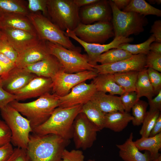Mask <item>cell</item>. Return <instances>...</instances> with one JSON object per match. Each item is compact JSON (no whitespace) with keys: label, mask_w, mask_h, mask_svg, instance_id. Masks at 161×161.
Returning a JSON list of instances; mask_svg holds the SVG:
<instances>
[{"label":"cell","mask_w":161,"mask_h":161,"mask_svg":"<svg viewBox=\"0 0 161 161\" xmlns=\"http://www.w3.org/2000/svg\"><path fill=\"white\" fill-rule=\"evenodd\" d=\"M69 140L49 134L30 135L27 151L31 161H63L62 154Z\"/></svg>","instance_id":"6da1fadb"},{"label":"cell","mask_w":161,"mask_h":161,"mask_svg":"<svg viewBox=\"0 0 161 161\" xmlns=\"http://www.w3.org/2000/svg\"><path fill=\"white\" fill-rule=\"evenodd\" d=\"M83 105L62 108L58 107L43 124L32 130V133L40 135L52 134L66 140L72 138L73 124Z\"/></svg>","instance_id":"7a4b0ae2"},{"label":"cell","mask_w":161,"mask_h":161,"mask_svg":"<svg viewBox=\"0 0 161 161\" xmlns=\"http://www.w3.org/2000/svg\"><path fill=\"white\" fill-rule=\"evenodd\" d=\"M9 104L30 122L33 130L44 123L60 105L59 97L49 92L27 103L14 100Z\"/></svg>","instance_id":"3957f363"},{"label":"cell","mask_w":161,"mask_h":161,"mask_svg":"<svg viewBox=\"0 0 161 161\" xmlns=\"http://www.w3.org/2000/svg\"><path fill=\"white\" fill-rule=\"evenodd\" d=\"M47 16L63 31H73L80 23V8L73 0H47Z\"/></svg>","instance_id":"277c9868"},{"label":"cell","mask_w":161,"mask_h":161,"mask_svg":"<svg viewBox=\"0 0 161 161\" xmlns=\"http://www.w3.org/2000/svg\"><path fill=\"white\" fill-rule=\"evenodd\" d=\"M0 110L11 131V143L17 148L27 149L32 131L30 121L9 104L0 108Z\"/></svg>","instance_id":"5b68a950"},{"label":"cell","mask_w":161,"mask_h":161,"mask_svg":"<svg viewBox=\"0 0 161 161\" xmlns=\"http://www.w3.org/2000/svg\"><path fill=\"white\" fill-rule=\"evenodd\" d=\"M46 44L50 54L58 59L65 72L74 73L87 70L96 71L89 64L87 55L81 53L80 48L71 49L47 41Z\"/></svg>","instance_id":"8992f818"},{"label":"cell","mask_w":161,"mask_h":161,"mask_svg":"<svg viewBox=\"0 0 161 161\" xmlns=\"http://www.w3.org/2000/svg\"><path fill=\"white\" fill-rule=\"evenodd\" d=\"M108 1L112 12V23L115 37L128 38L144 31V27L148 23L145 16L136 13L121 11L112 0Z\"/></svg>","instance_id":"52a82bcc"},{"label":"cell","mask_w":161,"mask_h":161,"mask_svg":"<svg viewBox=\"0 0 161 161\" xmlns=\"http://www.w3.org/2000/svg\"><path fill=\"white\" fill-rule=\"evenodd\" d=\"M27 17L40 40L56 43L69 49H76L80 48L75 46L65 32L41 12L30 13Z\"/></svg>","instance_id":"ba28073f"},{"label":"cell","mask_w":161,"mask_h":161,"mask_svg":"<svg viewBox=\"0 0 161 161\" xmlns=\"http://www.w3.org/2000/svg\"><path fill=\"white\" fill-rule=\"evenodd\" d=\"M97 75L96 71L87 70L69 73L62 69L51 78L52 94L59 97L64 96L76 85L87 80L93 79Z\"/></svg>","instance_id":"9c48e42d"},{"label":"cell","mask_w":161,"mask_h":161,"mask_svg":"<svg viewBox=\"0 0 161 161\" xmlns=\"http://www.w3.org/2000/svg\"><path fill=\"white\" fill-rule=\"evenodd\" d=\"M72 31L80 40L89 43L101 44L114 36L111 22H98L90 24L80 23Z\"/></svg>","instance_id":"30bf717a"},{"label":"cell","mask_w":161,"mask_h":161,"mask_svg":"<svg viewBox=\"0 0 161 161\" xmlns=\"http://www.w3.org/2000/svg\"><path fill=\"white\" fill-rule=\"evenodd\" d=\"M100 131L83 113L76 117L73 124L72 137L77 149L83 150L91 148Z\"/></svg>","instance_id":"8fae6325"},{"label":"cell","mask_w":161,"mask_h":161,"mask_svg":"<svg viewBox=\"0 0 161 161\" xmlns=\"http://www.w3.org/2000/svg\"><path fill=\"white\" fill-rule=\"evenodd\" d=\"M80 23L90 24L98 22H111L112 12L109 1L98 0L92 4L80 8Z\"/></svg>","instance_id":"7c38bea8"},{"label":"cell","mask_w":161,"mask_h":161,"mask_svg":"<svg viewBox=\"0 0 161 161\" xmlns=\"http://www.w3.org/2000/svg\"><path fill=\"white\" fill-rule=\"evenodd\" d=\"M65 33L69 37L77 41L84 48L87 53L89 63L92 66L97 64V59L101 54L110 49L117 48L120 45L128 43L133 40V38H132L117 37H115L112 41L107 44L89 43L79 39L72 31L67 29L65 31Z\"/></svg>","instance_id":"4fadbf2b"},{"label":"cell","mask_w":161,"mask_h":161,"mask_svg":"<svg viewBox=\"0 0 161 161\" xmlns=\"http://www.w3.org/2000/svg\"><path fill=\"white\" fill-rule=\"evenodd\" d=\"M146 55H132L127 59L113 64L93 66L98 74H114L132 71H140L145 68Z\"/></svg>","instance_id":"5bb4252c"},{"label":"cell","mask_w":161,"mask_h":161,"mask_svg":"<svg viewBox=\"0 0 161 161\" xmlns=\"http://www.w3.org/2000/svg\"><path fill=\"white\" fill-rule=\"evenodd\" d=\"M97 92L94 84L91 82L88 84L83 82L73 87L66 95L59 97V107H69L83 105L91 100Z\"/></svg>","instance_id":"9a60e30c"},{"label":"cell","mask_w":161,"mask_h":161,"mask_svg":"<svg viewBox=\"0 0 161 161\" xmlns=\"http://www.w3.org/2000/svg\"><path fill=\"white\" fill-rule=\"evenodd\" d=\"M6 39L18 54L38 44L41 40L36 34L22 30L2 28Z\"/></svg>","instance_id":"2e32d148"},{"label":"cell","mask_w":161,"mask_h":161,"mask_svg":"<svg viewBox=\"0 0 161 161\" xmlns=\"http://www.w3.org/2000/svg\"><path fill=\"white\" fill-rule=\"evenodd\" d=\"M37 76L24 68L16 66L10 72L1 77L0 84L8 93L14 95L25 87Z\"/></svg>","instance_id":"e0dca14e"},{"label":"cell","mask_w":161,"mask_h":161,"mask_svg":"<svg viewBox=\"0 0 161 161\" xmlns=\"http://www.w3.org/2000/svg\"><path fill=\"white\" fill-rule=\"evenodd\" d=\"M52 81L51 78L37 76L25 87L14 95L16 100L19 101L27 99L40 97L52 90Z\"/></svg>","instance_id":"ac0fdd59"},{"label":"cell","mask_w":161,"mask_h":161,"mask_svg":"<svg viewBox=\"0 0 161 161\" xmlns=\"http://www.w3.org/2000/svg\"><path fill=\"white\" fill-rule=\"evenodd\" d=\"M46 41L41 40L37 45L19 54L15 62L16 66L24 68L43 59L50 54Z\"/></svg>","instance_id":"d6986e66"},{"label":"cell","mask_w":161,"mask_h":161,"mask_svg":"<svg viewBox=\"0 0 161 161\" xmlns=\"http://www.w3.org/2000/svg\"><path fill=\"white\" fill-rule=\"evenodd\" d=\"M24 69L37 76L51 78L59 71L63 69L58 59L51 54L43 59Z\"/></svg>","instance_id":"ffe728a7"},{"label":"cell","mask_w":161,"mask_h":161,"mask_svg":"<svg viewBox=\"0 0 161 161\" xmlns=\"http://www.w3.org/2000/svg\"><path fill=\"white\" fill-rule=\"evenodd\" d=\"M131 132L126 141L122 144H117L119 151V156L124 161H150L149 152L141 153L135 146L133 140Z\"/></svg>","instance_id":"44dd1931"},{"label":"cell","mask_w":161,"mask_h":161,"mask_svg":"<svg viewBox=\"0 0 161 161\" xmlns=\"http://www.w3.org/2000/svg\"><path fill=\"white\" fill-rule=\"evenodd\" d=\"M90 100L105 113L124 111L119 97L97 91Z\"/></svg>","instance_id":"7402d4cb"},{"label":"cell","mask_w":161,"mask_h":161,"mask_svg":"<svg viewBox=\"0 0 161 161\" xmlns=\"http://www.w3.org/2000/svg\"><path fill=\"white\" fill-rule=\"evenodd\" d=\"M0 24L2 28L21 30L37 34L28 18L23 15L12 14L4 16L0 18Z\"/></svg>","instance_id":"603a6c76"},{"label":"cell","mask_w":161,"mask_h":161,"mask_svg":"<svg viewBox=\"0 0 161 161\" xmlns=\"http://www.w3.org/2000/svg\"><path fill=\"white\" fill-rule=\"evenodd\" d=\"M133 118L129 112L124 111L105 113L104 128L115 132H120L127 127Z\"/></svg>","instance_id":"cb8c5ba5"},{"label":"cell","mask_w":161,"mask_h":161,"mask_svg":"<svg viewBox=\"0 0 161 161\" xmlns=\"http://www.w3.org/2000/svg\"><path fill=\"white\" fill-rule=\"evenodd\" d=\"M92 82L95 85L98 92L120 95L125 92L114 81L113 74H98Z\"/></svg>","instance_id":"d4e9b609"},{"label":"cell","mask_w":161,"mask_h":161,"mask_svg":"<svg viewBox=\"0 0 161 161\" xmlns=\"http://www.w3.org/2000/svg\"><path fill=\"white\" fill-rule=\"evenodd\" d=\"M134 142L140 151H148L150 160L153 159L160 154L159 151L161 148V132L152 137H141Z\"/></svg>","instance_id":"484cf974"},{"label":"cell","mask_w":161,"mask_h":161,"mask_svg":"<svg viewBox=\"0 0 161 161\" xmlns=\"http://www.w3.org/2000/svg\"><path fill=\"white\" fill-rule=\"evenodd\" d=\"M80 112L84 114L100 131L104 128L105 113L91 100L82 105Z\"/></svg>","instance_id":"4316f807"},{"label":"cell","mask_w":161,"mask_h":161,"mask_svg":"<svg viewBox=\"0 0 161 161\" xmlns=\"http://www.w3.org/2000/svg\"><path fill=\"white\" fill-rule=\"evenodd\" d=\"M30 13L25 1L22 0H0V18L12 14L27 16Z\"/></svg>","instance_id":"83f0119b"},{"label":"cell","mask_w":161,"mask_h":161,"mask_svg":"<svg viewBox=\"0 0 161 161\" xmlns=\"http://www.w3.org/2000/svg\"><path fill=\"white\" fill-rule=\"evenodd\" d=\"M135 87V92L139 99L143 96L148 100L153 98L155 94L148 76L147 68L139 71Z\"/></svg>","instance_id":"f1b7e54d"},{"label":"cell","mask_w":161,"mask_h":161,"mask_svg":"<svg viewBox=\"0 0 161 161\" xmlns=\"http://www.w3.org/2000/svg\"><path fill=\"white\" fill-rule=\"evenodd\" d=\"M125 12L136 13L145 16L153 15L161 16V10L154 7L144 0H131L122 10Z\"/></svg>","instance_id":"f546056e"},{"label":"cell","mask_w":161,"mask_h":161,"mask_svg":"<svg viewBox=\"0 0 161 161\" xmlns=\"http://www.w3.org/2000/svg\"><path fill=\"white\" fill-rule=\"evenodd\" d=\"M138 71H132L113 74L114 79L125 92L135 91V85Z\"/></svg>","instance_id":"4dcf8cb0"},{"label":"cell","mask_w":161,"mask_h":161,"mask_svg":"<svg viewBox=\"0 0 161 161\" xmlns=\"http://www.w3.org/2000/svg\"><path fill=\"white\" fill-rule=\"evenodd\" d=\"M132 55L125 50L114 48L100 55L97 58L96 62L102 65L110 64L127 59Z\"/></svg>","instance_id":"1f68e13d"},{"label":"cell","mask_w":161,"mask_h":161,"mask_svg":"<svg viewBox=\"0 0 161 161\" xmlns=\"http://www.w3.org/2000/svg\"><path fill=\"white\" fill-rule=\"evenodd\" d=\"M155 41V38L151 35L147 40L142 43L135 44L123 43L120 45L117 48L126 51L133 55L139 54L146 55L150 51L151 44Z\"/></svg>","instance_id":"d6a6232c"},{"label":"cell","mask_w":161,"mask_h":161,"mask_svg":"<svg viewBox=\"0 0 161 161\" xmlns=\"http://www.w3.org/2000/svg\"><path fill=\"white\" fill-rule=\"evenodd\" d=\"M160 114V111L158 110H149L147 112L140 131L141 137L149 136L150 133Z\"/></svg>","instance_id":"836d02e7"},{"label":"cell","mask_w":161,"mask_h":161,"mask_svg":"<svg viewBox=\"0 0 161 161\" xmlns=\"http://www.w3.org/2000/svg\"><path fill=\"white\" fill-rule=\"evenodd\" d=\"M148 103L139 100L133 106L131 109L133 118L132 120L134 126L142 124L146 116Z\"/></svg>","instance_id":"e575fe53"},{"label":"cell","mask_w":161,"mask_h":161,"mask_svg":"<svg viewBox=\"0 0 161 161\" xmlns=\"http://www.w3.org/2000/svg\"><path fill=\"white\" fill-rule=\"evenodd\" d=\"M119 98L125 112H129L139 99L135 91L125 92Z\"/></svg>","instance_id":"d590c367"},{"label":"cell","mask_w":161,"mask_h":161,"mask_svg":"<svg viewBox=\"0 0 161 161\" xmlns=\"http://www.w3.org/2000/svg\"><path fill=\"white\" fill-rule=\"evenodd\" d=\"M27 7L30 13L41 12L47 17V0H28Z\"/></svg>","instance_id":"8d00e7d4"},{"label":"cell","mask_w":161,"mask_h":161,"mask_svg":"<svg viewBox=\"0 0 161 161\" xmlns=\"http://www.w3.org/2000/svg\"><path fill=\"white\" fill-rule=\"evenodd\" d=\"M0 53L15 63L18 54L5 38L0 41Z\"/></svg>","instance_id":"74e56055"},{"label":"cell","mask_w":161,"mask_h":161,"mask_svg":"<svg viewBox=\"0 0 161 161\" xmlns=\"http://www.w3.org/2000/svg\"><path fill=\"white\" fill-rule=\"evenodd\" d=\"M145 68H150L161 72V55L150 51L146 55Z\"/></svg>","instance_id":"f35d334b"},{"label":"cell","mask_w":161,"mask_h":161,"mask_svg":"<svg viewBox=\"0 0 161 161\" xmlns=\"http://www.w3.org/2000/svg\"><path fill=\"white\" fill-rule=\"evenodd\" d=\"M147 72L154 94L157 95L161 90V74L150 68L147 69Z\"/></svg>","instance_id":"ab89813d"},{"label":"cell","mask_w":161,"mask_h":161,"mask_svg":"<svg viewBox=\"0 0 161 161\" xmlns=\"http://www.w3.org/2000/svg\"><path fill=\"white\" fill-rule=\"evenodd\" d=\"M63 161H84V156L82 151L79 149L68 151L65 149L62 154Z\"/></svg>","instance_id":"60d3db41"},{"label":"cell","mask_w":161,"mask_h":161,"mask_svg":"<svg viewBox=\"0 0 161 161\" xmlns=\"http://www.w3.org/2000/svg\"><path fill=\"white\" fill-rule=\"evenodd\" d=\"M11 133L5 122L0 120V147L11 142Z\"/></svg>","instance_id":"b9f144b4"},{"label":"cell","mask_w":161,"mask_h":161,"mask_svg":"<svg viewBox=\"0 0 161 161\" xmlns=\"http://www.w3.org/2000/svg\"><path fill=\"white\" fill-rule=\"evenodd\" d=\"M7 161H31L26 149L17 148H14L13 152Z\"/></svg>","instance_id":"7bdbcfd3"},{"label":"cell","mask_w":161,"mask_h":161,"mask_svg":"<svg viewBox=\"0 0 161 161\" xmlns=\"http://www.w3.org/2000/svg\"><path fill=\"white\" fill-rule=\"evenodd\" d=\"M0 66L4 75L15 67L16 65L15 63L0 53Z\"/></svg>","instance_id":"ee69618b"},{"label":"cell","mask_w":161,"mask_h":161,"mask_svg":"<svg viewBox=\"0 0 161 161\" xmlns=\"http://www.w3.org/2000/svg\"><path fill=\"white\" fill-rule=\"evenodd\" d=\"M14 100H16L15 95L5 91L0 83V108L5 106Z\"/></svg>","instance_id":"f6af8a7d"},{"label":"cell","mask_w":161,"mask_h":161,"mask_svg":"<svg viewBox=\"0 0 161 161\" xmlns=\"http://www.w3.org/2000/svg\"><path fill=\"white\" fill-rule=\"evenodd\" d=\"M13 150L11 143L0 147V161H7L12 154Z\"/></svg>","instance_id":"bcb514c9"},{"label":"cell","mask_w":161,"mask_h":161,"mask_svg":"<svg viewBox=\"0 0 161 161\" xmlns=\"http://www.w3.org/2000/svg\"><path fill=\"white\" fill-rule=\"evenodd\" d=\"M151 33L155 39L156 42L161 43V21L160 20L155 21L151 27Z\"/></svg>","instance_id":"7dc6e473"},{"label":"cell","mask_w":161,"mask_h":161,"mask_svg":"<svg viewBox=\"0 0 161 161\" xmlns=\"http://www.w3.org/2000/svg\"><path fill=\"white\" fill-rule=\"evenodd\" d=\"M156 95L155 97L148 100L149 106V110L161 111V90Z\"/></svg>","instance_id":"c3c4849f"},{"label":"cell","mask_w":161,"mask_h":161,"mask_svg":"<svg viewBox=\"0 0 161 161\" xmlns=\"http://www.w3.org/2000/svg\"><path fill=\"white\" fill-rule=\"evenodd\" d=\"M161 132V114H160L154 126L152 129L149 137L154 136Z\"/></svg>","instance_id":"681fc988"},{"label":"cell","mask_w":161,"mask_h":161,"mask_svg":"<svg viewBox=\"0 0 161 161\" xmlns=\"http://www.w3.org/2000/svg\"><path fill=\"white\" fill-rule=\"evenodd\" d=\"M98 1V0H73L75 4L80 8L92 4Z\"/></svg>","instance_id":"f907efd6"},{"label":"cell","mask_w":161,"mask_h":161,"mask_svg":"<svg viewBox=\"0 0 161 161\" xmlns=\"http://www.w3.org/2000/svg\"><path fill=\"white\" fill-rule=\"evenodd\" d=\"M117 7L120 10L123 9L129 4L130 0H112Z\"/></svg>","instance_id":"816d5d0a"},{"label":"cell","mask_w":161,"mask_h":161,"mask_svg":"<svg viewBox=\"0 0 161 161\" xmlns=\"http://www.w3.org/2000/svg\"><path fill=\"white\" fill-rule=\"evenodd\" d=\"M150 51L157 54L161 55V43L154 41L150 46Z\"/></svg>","instance_id":"f5cc1de1"},{"label":"cell","mask_w":161,"mask_h":161,"mask_svg":"<svg viewBox=\"0 0 161 161\" xmlns=\"http://www.w3.org/2000/svg\"><path fill=\"white\" fill-rule=\"evenodd\" d=\"M5 38V37L2 28L0 24V41Z\"/></svg>","instance_id":"db71d44e"},{"label":"cell","mask_w":161,"mask_h":161,"mask_svg":"<svg viewBox=\"0 0 161 161\" xmlns=\"http://www.w3.org/2000/svg\"><path fill=\"white\" fill-rule=\"evenodd\" d=\"M150 161H161V155L160 154L155 158L150 160Z\"/></svg>","instance_id":"11a10c76"},{"label":"cell","mask_w":161,"mask_h":161,"mask_svg":"<svg viewBox=\"0 0 161 161\" xmlns=\"http://www.w3.org/2000/svg\"><path fill=\"white\" fill-rule=\"evenodd\" d=\"M150 3H157V4H160L161 3V0H148Z\"/></svg>","instance_id":"9f6ffc18"},{"label":"cell","mask_w":161,"mask_h":161,"mask_svg":"<svg viewBox=\"0 0 161 161\" xmlns=\"http://www.w3.org/2000/svg\"><path fill=\"white\" fill-rule=\"evenodd\" d=\"M4 75V72L0 66V77H2Z\"/></svg>","instance_id":"6f0895ef"},{"label":"cell","mask_w":161,"mask_h":161,"mask_svg":"<svg viewBox=\"0 0 161 161\" xmlns=\"http://www.w3.org/2000/svg\"><path fill=\"white\" fill-rule=\"evenodd\" d=\"M87 161H95L94 160L89 159V160Z\"/></svg>","instance_id":"680465c9"},{"label":"cell","mask_w":161,"mask_h":161,"mask_svg":"<svg viewBox=\"0 0 161 161\" xmlns=\"http://www.w3.org/2000/svg\"><path fill=\"white\" fill-rule=\"evenodd\" d=\"M1 80V78L0 77V81Z\"/></svg>","instance_id":"91938a15"}]
</instances>
